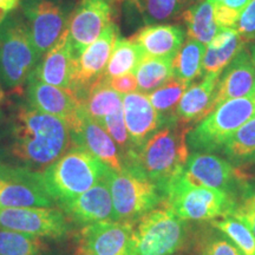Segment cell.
I'll return each mask as SVG.
<instances>
[{"instance_id":"11","label":"cell","mask_w":255,"mask_h":255,"mask_svg":"<svg viewBox=\"0 0 255 255\" xmlns=\"http://www.w3.org/2000/svg\"><path fill=\"white\" fill-rule=\"evenodd\" d=\"M119 38L120 28L113 21L100 38L76 58L70 94H72L78 103H81L89 90L102 78Z\"/></svg>"},{"instance_id":"4","label":"cell","mask_w":255,"mask_h":255,"mask_svg":"<svg viewBox=\"0 0 255 255\" xmlns=\"http://www.w3.org/2000/svg\"><path fill=\"white\" fill-rule=\"evenodd\" d=\"M40 58L20 12L0 17V84L6 90L24 87Z\"/></svg>"},{"instance_id":"1","label":"cell","mask_w":255,"mask_h":255,"mask_svg":"<svg viewBox=\"0 0 255 255\" xmlns=\"http://www.w3.org/2000/svg\"><path fill=\"white\" fill-rule=\"evenodd\" d=\"M71 144L68 124L27 102H15L0 117V163L41 173Z\"/></svg>"},{"instance_id":"31","label":"cell","mask_w":255,"mask_h":255,"mask_svg":"<svg viewBox=\"0 0 255 255\" xmlns=\"http://www.w3.org/2000/svg\"><path fill=\"white\" fill-rule=\"evenodd\" d=\"M188 85L189 84L173 77L170 81L148 94L149 101L154 109L157 111V114L162 117L164 126L177 122L176 117H175V111H176L177 105L186 92Z\"/></svg>"},{"instance_id":"15","label":"cell","mask_w":255,"mask_h":255,"mask_svg":"<svg viewBox=\"0 0 255 255\" xmlns=\"http://www.w3.org/2000/svg\"><path fill=\"white\" fill-rule=\"evenodd\" d=\"M133 222L101 221L83 226L76 255H128Z\"/></svg>"},{"instance_id":"17","label":"cell","mask_w":255,"mask_h":255,"mask_svg":"<svg viewBox=\"0 0 255 255\" xmlns=\"http://www.w3.org/2000/svg\"><path fill=\"white\" fill-rule=\"evenodd\" d=\"M26 102L41 113L58 117L71 130L79 122L78 101L64 89L30 77L26 85Z\"/></svg>"},{"instance_id":"23","label":"cell","mask_w":255,"mask_h":255,"mask_svg":"<svg viewBox=\"0 0 255 255\" xmlns=\"http://www.w3.org/2000/svg\"><path fill=\"white\" fill-rule=\"evenodd\" d=\"M221 73H209L203 76L201 82L190 84L175 111L177 122L189 126L190 123H196L203 120L214 110L213 102Z\"/></svg>"},{"instance_id":"38","label":"cell","mask_w":255,"mask_h":255,"mask_svg":"<svg viewBox=\"0 0 255 255\" xmlns=\"http://www.w3.org/2000/svg\"><path fill=\"white\" fill-rule=\"evenodd\" d=\"M214 6V18L219 27H235L240 18V12L229 8L223 4H216Z\"/></svg>"},{"instance_id":"14","label":"cell","mask_w":255,"mask_h":255,"mask_svg":"<svg viewBox=\"0 0 255 255\" xmlns=\"http://www.w3.org/2000/svg\"><path fill=\"white\" fill-rule=\"evenodd\" d=\"M113 23V0H79L70 17L68 36L76 58Z\"/></svg>"},{"instance_id":"12","label":"cell","mask_w":255,"mask_h":255,"mask_svg":"<svg viewBox=\"0 0 255 255\" xmlns=\"http://www.w3.org/2000/svg\"><path fill=\"white\" fill-rule=\"evenodd\" d=\"M0 228L37 238L63 239L71 231V222L62 209L53 207L0 209Z\"/></svg>"},{"instance_id":"29","label":"cell","mask_w":255,"mask_h":255,"mask_svg":"<svg viewBox=\"0 0 255 255\" xmlns=\"http://www.w3.org/2000/svg\"><path fill=\"white\" fill-rule=\"evenodd\" d=\"M232 163L246 165L255 162V117L244 124L220 149Z\"/></svg>"},{"instance_id":"24","label":"cell","mask_w":255,"mask_h":255,"mask_svg":"<svg viewBox=\"0 0 255 255\" xmlns=\"http://www.w3.org/2000/svg\"><path fill=\"white\" fill-rule=\"evenodd\" d=\"M245 46L237 28L220 27L216 36L208 44L202 62V75L222 72L238 52Z\"/></svg>"},{"instance_id":"13","label":"cell","mask_w":255,"mask_h":255,"mask_svg":"<svg viewBox=\"0 0 255 255\" xmlns=\"http://www.w3.org/2000/svg\"><path fill=\"white\" fill-rule=\"evenodd\" d=\"M183 175L191 183L225 191L234 199L247 176L232 163L209 152L189 155L183 168Z\"/></svg>"},{"instance_id":"32","label":"cell","mask_w":255,"mask_h":255,"mask_svg":"<svg viewBox=\"0 0 255 255\" xmlns=\"http://www.w3.org/2000/svg\"><path fill=\"white\" fill-rule=\"evenodd\" d=\"M145 25L163 24L182 14L184 0H130Z\"/></svg>"},{"instance_id":"19","label":"cell","mask_w":255,"mask_h":255,"mask_svg":"<svg viewBox=\"0 0 255 255\" xmlns=\"http://www.w3.org/2000/svg\"><path fill=\"white\" fill-rule=\"evenodd\" d=\"M123 115L135 154L159 128L164 126L163 120L151 105L148 95L143 92L135 91L123 96Z\"/></svg>"},{"instance_id":"30","label":"cell","mask_w":255,"mask_h":255,"mask_svg":"<svg viewBox=\"0 0 255 255\" xmlns=\"http://www.w3.org/2000/svg\"><path fill=\"white\" fill-rule=\"evenodd\" d=\"M137 87L143 94H150L174 77L173 58L145 56L135 70Z\"/></svg>"},{"instance_id":"22","label":"cell","mask_w":255,"mask_h":255,"mask_svg":"<svg viewBox=\"0 0 255 255\" xmlns=\"http://www.w3.org/2000/svg\"><path fill=\"white\" fill-rule=\"evenodd\" d=\"M186 30L177 24L145 25L133 34L131 40L145 56L154 58H174L182 46Z\"/></svg>"},{"instance_id":"44","label":"cell","mask_w":255,"mask_h":255,"mask_svg":"<svg viewBox=\"0 0 255 255\" xmlns=\"http://www.w3.org/2000/svg\"><path fill=\"white\" fill-rule=\"evenodd\" d=\"M184 1H186V2L187 1H194V0H184Z\"/></svg>"},{"instance_id":"20","label":"cell","mask_w":255,"mask_h":255,"mask_svg":"<svg viewBox=\"0 0 255 255\" xmlns=\"http://www.w3.org/2000/svg\"><path fill=\"white\" fill-rule=\"evenodd\" d=\"M252 94H255V68L251 52L244 46L220 76L213 107Z\"/></svg>"},{"instance_id":"16","label":"cell","mask_w":255,"mask_h":255,"mask_svg":"<svg viewBox=\"0 0 255 255\" xmlns=\"http://www.w3.org/2000/svg\"><path fill=\"white\" fill-rule=\"evenodd\" d=\"M70 133L72 144L84 148L107 167L115 171H121L126 167L124 156L113 137L104 128L89 117L82 108H79V122L70 130Z\"/></svg>"},{"instance_id":"3","label":"cell","mask_w":255,"mask_h":255,"mask_svg":"<svg viewBox=\"0 0 255 255\" xmlns=\"http://www.w3.org/2000/svg\"><path fill=\"white\" fill-rule=\"evenodd\" d=\"M108 169L109 167L84 148L71 144L40 175L49 195L60 206L103 180Z\"/></svg>"},{"instance_id":"25","label":"cell","mask_w":255,"mask_h":255,"mask_svg":"<svg viewBox=\"0 0 255 255\" xmlns=\"http://www.w3.org/2000/svg\"><path fill=\"white\" fill-rule=\"evenodd\" d=\"M79 105L89 117L100 124L104 117L123 109V97L110 87L109 83L101 78L89 90Z\"/></svg>"},{"instance_id":"9","label":"cell","mask_w":255,"mask_h":255,"mask_svg":"<svg viewBox=\"0 0 255 255\" xmlns=\"http://www.w3.org/2000/svg\"><path fill=\"white\" fill-rule=\"evenodd\" d=\"M75 5L71 0H20V13L39 58L66 33Z\"/></svg>"},{"instance_id":"41","label":"cell","mask_w":255,"mask_h":255,"mask_svg":"<svg viewBox=\"0 0 255 255\" xmlns=\"http://www.w3.org/2000/svg\"><path fill=\"white\" fill-rule=\"evenodd\" d=\"M248 2H250V0H223L222 4L241 13L244 8L248 5Z\"/></svg>"},{"instance_id":"8","label":"cell","mask_w":255,"mask_h":255,"mask_svg":"<svg viewBox=\"0 0 255 255\" xmlns=\"http://www.w3.org/2000/svg\"><path fill=\"white\" fill-rule=\"evenodd\" d=\"M255 117V94L233 98L215 108L187 135L196 151H216L237 130Z\"/></svg>"},{"instance_id":"37","label":"cell","mask_w":255,"mask_h":255,"mask_svg":"<svg viewBox=\"0 0 255 255\" xmlns=\"http://www.w3.org/2000/svg\"><path fill=\"white\" fill-rule=\"evenodd\" d=\"M235 27L245 43L255 40V0L248 2L244 8Z\"/></svg>"},{"instance_id":"42","label":"cell","mask_w":255,"mask_h":255,"mask_svg":"<svg viewBox=\"0 0 255 255\" xmlns=\"http://www.w3.org/2000/svg\"><path fill=\"white\" fill-rule=\"evenodd\" d=\"M250 52H251V58H252V62H253V65H254V68H255V44H254L253 46L251 47Z\"/></svg>"},{"instance_id":"34","label":"cell","mask_w":255,"mask_h":255,"mask_svg":"<svg viewBox=\"0 0 255 255\" xmlns=\"http://www.w3.org/2000/svg\"><path fill=\"white\" fill-rule=\"evenodd\" d=\"M212 226L237 245L244 255H255V237L251 229L232 216H223L220 220H212Z\"/></svg>"},{"instance_id":"40","label":"cell","mask_w":255,"mask_h":255,"mask_svg":"<svg viewBox=\"0 0 255 255\" xmlns=\"http://www.w3.org/2000/svg\"><path fill=\"white\" fill-rule=\"evenodd\" d=\"M20 0H0V14H6L14 11Z\"/></svg>"},{"instance_id":"6","label":"cell","mask_w":255,"mask_h":255,"mask_svg":"<svg viewBox=\"0 0 255 255\" xmlns=\"http://www.w3.org/2000/svg\"><path fill=\"white\" fill-rule=\"evenodd\" d=\"M188 239L186 220L168 208H155L133 222L128 255H173Z\"/></svg>"},{"instance_id":"2","label":"cell","mask_w":255,"mask_h":255,"mask_svg":"<svg viewBox=\"0 0 255 255\" xmlns=\"http://www.w3.org/2000/svg\"><path fill=\"white\" fill-rule=\"evenodd\" d=\"M189 126L175 122L156 131L136 152L127 167H135L161 187L183 170L189 157Z\"/></svg>"},{"instance_id":"7","label":"cell","mask_w":255,"mask_h":255,"mask_svg":"<svg viewBox=\"0 0 255 255\" xmlns=\"http://www.w3.org/2000/svg\"><path fill=\"white\" fill-rule=\"evenodd\" d=\"M105 181L113 199L115 221L135 222L162 205V191L135 167L121 171L108 169Z\"/></svg>"},{"instance_id":"35","label":"cell","mask_w":255,"mask_h":255,"mask_svg":"<svg viewBox=\"0 0 255 255\" xmlns=\"http://www.w3.org/2000/svg\"><path fill=\"white\" fill-rule=\"evenodd\" d=\"M227 216L246 225L255 237V182L246 181L242 184Z\"/></svg>"},{"instance_id":"45","label":"cell","mask_w":255,"mask_h":255,"mask_svg":"<svg viewBox=\"0 0 255 255\" xmlns=\"http://www.w3.org/2000/svg\"><path fill=\"white\" fill-rule=\"evenodd\" d=\"M113 1H114V0H113Z\"/></svg>"},{"instance_id":"10","label":"cell","mask_w":255,"mask_h":255,"mask_svg":"<svg viewBox=\"0 0 255 255\" xmlns=\"http://www.w3.org/2000/svg\"><path fill=\"white\" fill-rule=\"evenodd\" d=\"M41 175L37 171L0 163V209L53 207Z\"/></svg>"},{"instance_id":"28","label":"cell","mask_w":255,"mask_h":255,"mask_svg":"<svg viewBox=\"0 0 255 255\" xmlns=\"http://www.w3.org/2000/svg\"><path fill=\"white\" fill-rule=\"evenodd\" d=\"M205 52V44L188 38L173 58L174 77L190 84L194 79L202 76Z\"/></svg>"},{"instance_id":"18","label":"cell","mask_w":255,"mask_h":255,"mask_svg":"<svg viewBox=\"0 0 255 255\" xmlns=\"http://www.w3.org/2000/svg\"><path fill=\"white\" fill-rule=\"evenodd\" d=\"M59 207L70 221L82 227L101 221H115L113 199L105 177L85 193Z\"/></svg>"},{"instance_id":"33","label":"cell","mask_w":255,"mask_h":255,"mask_svg":"<svg viewBox=\"0 0 255 255\" xmlns=\"http://www.w3.org/2000/svg\"><path fill=\"white\" fill-rule=\"evenodd\" d=\"M45 250L40 238L0 228V255H43Z\"/></svg>"},{"instance_id":"21","label":"cell","mask_w":255,"mask_h":255,"mask_svg":"<svg viewBox=\"0 0 255 255\" xmlns=\"http://www.w3.org/2000/svg\"><path fill=\"white\" fill-rule=\"evenodd\" d=\"M75 63L76 55L66 31L56 45L41 57L30 77L70 92Z\"/></svg>"},{"instance_id":"26","label":"cell","mask_w":255,"mask_h":255,"mask_svg":"<svg viewBox=\"0 0 255 255\" xmlns=\"http://www.w3.org/2000/svg\"><path fill=\"white\" fill-rule=\"evenodd\" d=\"M187 26L189 38L208 45L214 39L220 27L214 18V6L209 0H200L184 9L181 14Z\"/></svg>"},{"instance_id":"27","label":"cell","mask_w":255,"mask_h":255,"mask_svg":"<svg viewBox=\"0 0 255 255\" xmlns=\"http://www.w3.org/2000/svg\"><path fill=\"white\" fill-rule=\"evenodd\" d=\"M144 57V52L135 41L120 37L115 44L109 63L102 78L109 81L126 73H135L137 66Z\"/></svg>"},{"instance_id":"43","label":"cell","mask_w":255,"mask_h":255,"mask_svg":"<svg viewBox=\"0 0 255 255\" xmlns=\"http://www.w3.org/2000/svg\"><path fill=\"white\" fill-rule=\"evenodd\" d=\"M5 94H4V89H2V85L0 84V103H1L2 100H4Z\"/></svg>"},{"instance_id":"5","label":"cell","mask_w":255,"mask_h":255,"mask_svg":"<svg viewBox=\"0 0 255 255\" xmlns=\"http://www.w3.org/2000/svg\"><path fill=\"white\" fill-rule=\"evenodd\" d=\"M162 206L182 220L206 221L227 216L234 199L225 191L191 183L183 170L161 187Z\"/></svg>"},{"instance_id":"39","label":"cell","mask_w":255,"mask_h":255,"mask_svg":"<svg viewBox=\"0 0 255 255\" xmlns=\"http://www.w3.org/2000/svg\"><path fill=\"white\" fill-rule=\"evenodd\" d=\"M105 81V79H104ZM110 84V87L117 91L121 95H128L135 92L137 90V79L135 73H126V75L120 76V77L111 78L107 81Z\"/></svg>"},{"instance_id":"36","label":"cell","mask_w":255,"mask_h":255,"mask_svg":"<svg viewBox=\"0 0 255 255\" xmlns=\"http://www.w3.org/2000/svg\"><path fill=\"white\" fill-rule=\"evenodd\" d=\"M200 255H244L229 238L213 234L203 239Z\"/></svg>"}]
</instances>
